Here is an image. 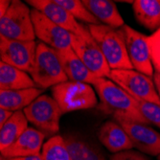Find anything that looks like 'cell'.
<instances>
[{"instance_id":"obj_1","label":"cell","mask_w":160,"mask_h":160,"mask_svg":"<svg viewBox=\"0 0 160 160\" xmlns=\"http://www.w3.org/2000/svg\"><path fill=\"white\" fill-rule=\"evenodd\" d=\"M92 86L100 99L97 108L107 114L113 115L115 121L150 124L142 115L135 99L111 80L98 78Z\"/></svg>"},{"instance_id":"obj_2","label":"cell","mask_w":160,"mask_h":160,"mask_svg":"<svg viewBox=\"0 0 160 160\" xmlns=\"http://www.w3.org/2000/svg\"><path fill=\"white\" fill-rule=\"evenodd\" d=\"M87 27L111 70L133 69L120 29H114L104 24H88Z\"/></svg>"},{"instance_id":"obj_3","label":"cell","mask_w":160,"mask_h":160,"mask_svg":"<svg viewBox=\"0 0 160 160\" xmlns=\"http://www.w3.org/2000/svg\"><path fill=\"white\" fill-rule=\"evenodd\" d=\"M29 74L37 87L43 90L68 81L58 50L41 41L38 42L34 67Z\"/></svg>"},{"instance_id":"obj_4","label":"cell","mask_w":160,"mask_h":160,"mask_svg":"<svg viewBox=\"0 0 160 160\" xmlns=\"http://www.w3.org/2000/svg\"><path fill=\"white\" fill-rule=\"evenodd\" d=\"M51 91L62 114L98 106L96 91L89 83L67 81L53 86Z\"/></svg>"},{"instance_id":"obj_5","label":"cell","mask_w":160,"mask_h":160,"mask_svg":"<svg viewBox=\"0 0 160 160\" xmlns=\"http://www.w3.org/2000/svg\"><path fill=\"white\" fill-rule=\"evenodd\" d=\"M32 10L22 1L13 0L4 17L0 18V36L16 40H35Z\"/></svg>"},{"instance_id":"obj_6","label":"cell","mask_w":160,"mask_h":160,"mask_svg":"<svg viewBox=\"0 0 160 160\" xmlns=\"http://www.w3.org/2000/svg\"><path fill=\"white\" fill-rule=\"evenodd\" d=\"M23 111L28 121L45 135L55 136L59 132L62 112L53 97L42 94Z\"/></svg>"},{"instance_id":"obj_7","label":"cell","mask_w":160,"mask_h":160,"mask_svg":"<svg viewBox=\"0 0 160 160\" xmlns=\"http://www.w3.org/2000/svg\"><path fill=\"white\" fill-rule=\"evenodd\" d=\"M109 80L132 97L160 106V96L152 77L133 69L111 70Z\"/></svg>"},{"instance_id":"obj_8","label":"cell","mask_w":160,"mask_h":160,"mask_svg":"<svg viewBox=\"0 0 160 160\" xmlns=\"http://www.w3.org/2000/svg\"><path fill=\"white\" fill-rule=\"evenodd\" d=\"M120 30L123 34L128 59L133 69L149 77H153L154 68L152 62L149 36H145L128 25H124Z\"/></svg>"},{"instance_id":"obj_9","label":"cell","mask_w":160,"mask_h":160,"mask_svg":"<svg viewBox=\"0 0 160 160\" xmlns=\"http://www.w3.org/2000/svg\"><path fill=\"white\" fill-rule=\"evenodd\" d=\"M71 48L93 75L109 79L111 68L92 36L84 38L72 34Z\"/></svg>"},{"instance_id":"obj_10","label":"cell","mask_w":160,"mask_h":160,"mask_svg":"<svg viewBox=\"0 0 160 160\" xmlns=\"http://www.w3.org/2000/svg\"><path fill=\"white\" fill-rule=\"evenodd\" d=\"M37 46L36 40H16L0 36V59L5 63L30 73L36 60Z\"/></svg>"},{"instance_id":"obj_11","label":"cell","mask_w":160,"mask_h":160,"mask_svg":"<svg viewBox=\"0 0 160 160\" xmlns=\"http://www.w3.org/2000/svg\"><path fill=\"white\" fill-rule=\"evenodd\" d=\"M32 20L36 38L48 46L61 51L71 48L72 34L50 20L41 12L32 9Z\"/></svg>"},{"instance_id":"obj_12","label":"cell","mask_w":160,"mask_h":160,"mask_svg":"<svg viewBox=\"0 0 160 160\" xmlns=\"http://www.w3.org/2000/svg\"><path fill=\"white\" fill-rule=\"evenodd\" d=\"M26 3L41 12L54 23L71 34L84 38L91 37L88 27L80 24L68 11L58 4L55 0H27Z\"/></svg>"},{"instance_id":"obj_13","label":"cell","mask_w":160,"mask_h":160,"mask_svg":"<svg viewBox=\"0 0 160 160\" xmlns=\"http://www.w3.org/2000/svg\"><path fill=\"white\" fill-rule=\"evenodd\" d=\"M123 127L133 144V148L152 156L160 154V133L147 124L130 121H116Z\"/></svg>"},{"instance_id":"obj_14","label":"cell","mask_w":160,"mask_h":160,"mask_svg":"<svg viewBox=\"0 0 160 160\" xmlns=\"http://www.w3.org/2000/svg\"><path fill=\"white\" fill-rule=\"evenodd\" d=\"M71 160H107V155L92 139L79 133L66 132L62 135Z\"/></svg>"},{"instance_id":"obj_15","label":"cell","mask_w":160,"mask_h":160,"mask_svg":"<svg viewBox=\"0 0 160 160\" xmlns=\"http://www.w3.org/2000/svg\"><path fill=\"white\" fill-rule=\"evenodd\" d=\"M45 136L38 128H28L10 148L1 152V157L9 159L40 154Z\"/></svg>"},{"instance_id":"obj_16","label":"cell","mask_w":160,"mask_h":160,"mask_svg":"<svg viewBox=\"0 0 160 160\" xmlns=\"http://www.w3.org/2000/svg\"><path fill=\"white\" fill-rule=\"evenodd\" d=\"M98 139L112 154L133 149V144L126 130L114 121H107L101 126L98 132Z\"/></svg>"},{"instance_id":"obj_17","label":"cell","mask_w":160,"mask_h":160,"mask_svg":"<svg viewBox=\"0 0 160 160\" xmlns=\"http://www.w3.org/2000/svg\"><path fill=\"white\" fill-rule=\"evenodd\" d=\"M58 52H59L62 68L68 78V81L81 82L92 85L98 79L83 64V62L80 60V58L72 48Z\"/></svg>"},{"instance_id":"obj_18","label":"cell","mask_w":160,"mask_h":160,"mask_svg":"<svg viewBox=\"0 0 160 160\" xmlns=\"http://www.w3.org/2000/svg\"><path fill=\"white\" fill-rule=\"evenodd\" d=\"M82 1L86 9L104 25L114 29H120L125 25L124 19L114 1L109 0H82Z\"/></svg>"},{"instance_id":"obj_19","label":"cell","mask_w":160,"mask_h":160,"mask_svg":"<svg viewBox=\"0 0 160 160\" xmlns=\"http://www.w3.org/2000/svg\"><path fill=\"white\" fill-rule=\"evenodd\" d=\"M42 93L43 89L38 87L18 90H0V108L13 112L24 109Z\"/></svg>"},{"instance_id":"obj_20","label":"cell","mask_w":160,"mask_h":160,"mask_svg":"<svg viewBox=\"0 0 160 160\" xmlns=\"http://www.w3.org/2000/svg\"><path fill=\"white\" fill-rule=\"evenodd\" d=\"M37 87L31 75L8 63L0 62V90H18Z\"/></svg>"},{"instance_id":"obj_21","label":"cell","mask_w":160,"mask_h":160,"mask_svg":"<svg viewBox=\"0 0 160 160\" xmlns=\"http://www.w3.org/2000/svg\"><path fill=\"white\" fill-rule=\"evenodd\" d=\"M135 19L152 32L160 29V0H136L132 3Z\"/></svg>"},{"instance_id":"obj_22","label":"cell","mask_w":160,"mask_h":160,"mask_svg":"<svg viewBox=\"0 0 160 160\" xmlns=\"http://www.w3.org/2000/svg\"><path fill=\"white\" fill-rule=\"evenodd\" d=\"M24 111L18 110L0 128V151L3 152L16 142L29 128Z\"/></svg>"},{"instance_id":"obj_23","label":"cell","mask_w":160,"mask_h":160,"mask_svg":"<svg viewBox=\"0 0 160 160\" xmlns=\"http://www.w3.org/2000/svg\"><path fill=\"white\" fill-rule=\"evenodd\" d=\"M42 160H71L62 135H55L49 138L42 147Z\"/></svg>"},{"instance_id":"obj_24","label":"cell","mask_w":160,"mask_h":160,"mask_svg":"<svg viewBox=\"0 0 160 160\" xmlns=\"http://www.w3.org/2000/svg\"><path fill=\"white\" fill-rule=\"evenodd\" d=\"M55 1L68 11L76 19H80L88 24H101L100 21L86 9L81 0H55Z\"/></svg>"},{"instance_id":"obj_25","label":"cell","mask_w":160,"mask_h":160,"mask_svg":"<svg viewBox=\"0 0 160 160\" xmlns=\"http://www.w3.org/2000/svg\"><path fill=\"white\" fill-rule=\"evenodd\" d=\"M133 98L136 101L142 115L147 119V121L160 128V106L135 97Z\"/></svg>"},{"instance_id":"obj_26","label":"cell","mask_w":160,"mask_h":160,"mask_svg":"<svg viewBox=\"0 0 160 160\" xmlns=\"http://www.w3.org/2000/svg\"><path fill=\"white\" fill-rule=\"evenodd\" d=\"M149 45L154 71L160 73V29L149 36Z\"/></svg>"},{"instance_id":"obj_27","label":"cell","mask_w":160,"mask_h":160,"mask_svg":"<svg viewBox=\"0 0 160 160\" xmlns=\"http://www.w3.org/2000/svg\"><path fill=\"white\" fill-rule=\"evenodd\" d=\"M109 160H150L147 156H145L141 152L128 150L120 152L117 153H113Z\"/></svg>"},{"instance_id":"obj_28","label":"cell","mask_w":160,"mask_h":160,"mask_svg":"<svg viewBox=\"0 0 160 160\" xmlns=\"http://www.w3.org/2000/svg\"><path fill=\"white\" fill-rule=\"evenodd\" d=\"M13 111L0 108V128H1L11 117L13 115Z\"/></svg>"},{"instance_id":"obj_29","label":"cell","mask_w":160,"mask_h":160,"mask_svg":"<svg viewBox=\"0 0 160 160\" xmlns=\"http://www.w3.org/2000/svg\"><path fill=\"white\" fill-rule=\"evenodd\" d=\"M11 3L12 1H9V0H1L0 1V18L4 17V14L7 12L11 6Z\"/></svg>"},{"instance_id":"obj_30","label":"cell","mask_w":160,"mask_h":160,"mask_svg":"<svg viewBox=\"0 0 160 160\" xmlns=\"http://www.w3.org/2000/svg\"><path fill=\"white\" fill-rule=\"evenodd\" d=\"M6 160H42L41 153L32 156H25V157H16V158H9Z\"/></svg>"},{"instance_id":"obj_31","label":"cell","mask_w":160,"mask_h":160,"mask_svg":"<svg viewBox=\"0 0 160 160\" xmlns=\"http://www.w3.org/2000/svg\"><path fill=\"white\" fill-rule=\"evenodd\" d=\"M153 82H154V84H155V87H156V90L160 96V73H157V72H154L153 74Z\"/></svg>"},{"instance_id":"obj_32","label":"cell","mask_w":160,"mask_h":160,"mask_svg":"<svg viewBox=\"0 0 160 160\" xmlns=\"http://www.w3.org/2000/svg\"><path fill=\"white\" fill-rule=\"evenodd\" d=\"M157 160H160V154H159V155L157 156Z\"/></svg>"},{"instance_id":"obj_33","label":"cell","mask_w":160,"mask_h":160,"mask_svg":"<svg viewBox=\"0 0 160 160\" xmlns=\"http://www.w3.org/2000/svg\"><path fill=\"white\" fill-rule=\"evenodd\" d=\"M1 160H6V159H4V158H2V157H1Z\"/></svg>"}]
</instances>
